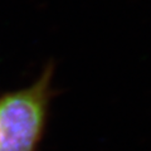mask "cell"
Listing matches in <instances>:
<instances>
[{
    "instance_id": "cell-1",
    "label": "cell",
    "mask_w": 151,
    "mask_h": 151,
    "mask_svg": "<svg viewBox=\"0 0 151 151\" xmlns=\"http://www.w3.org/2000/svg\"><path fill=\"white\" fill-rule=\"evenodd\" d=\"M49 72L34 86L0 101V151H35L48 103Z\"/></svg>"
}]
</instances>
